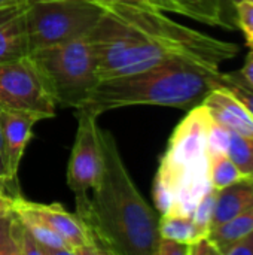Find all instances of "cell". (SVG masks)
<instances>
[{
    "label": "cell",
    "mask_w": 253,
    "mask_h": 255,
    "mask_svg": "<svg viewBox=\"0 0 253 255\" xmlns=\"http://www.w3.org/2000/svg\"><path fill=\"white\" fill-rule=\"evenodd\" d=\"M166 12L133 3H110L88 34L100 81L188 61L219 69L239 46L186 27Z\"/></svg>",
    "instance_id": "obj_1"
},
{
    "label": "cell",
    "mask_w": 253,
    "mask_h": 255,
    "mask_svg": "<svg viewBox=\"0 0 253 255\" xmlns=\"http://www.w3.org/2000/svg\"><path fill=\"white\" fill-rule=\"evenodd\" d=\"M101 173L85 199L76 200V214L88 226L101 254L155 255L161 214L137 190L118 143L109 130H98Z\"/></svg>",
    "instance_id": "obj_2"
},
{
    "label": "cell",
    "mask_w": 253,
    "mask_h": 255,
    "mask_svg": "<svg viewBox=\"0 0 253 255\" xmlns=\"http://www.w3.org/2000/svg\"><path fill=\"white\" fill-rule=\"evenodd\" d=\"M219 69L176 61L143 72L98 81L85 106L94 115L125 106H171L189 111L216 88Z\"/></svg>",
    "instance_id": "obj_3"
},
{
    "label": "cell",
    "mask_w": 253,
    "mask_h": 255,
    "mask_svg": "<svg viewBox=\"0 0 253 255\" xmlns=\"http://www.w3.org/2000/svg\"><path fill=\"white\" fill-rule=\"evenodd\" d=\"M210 121L206 106L198 105L174 128L152 187L154 203L161 215L191 217L200 199L212 188L207 154Z\"/></svg>",
    "instance_id": "obj_4"
},
{
    "label": "cell",
    "mask_w": 253,
    "mask_h": 255,
    "mask_svg": "<svg viewBox=\"0 0 253 255\" xmlns=\"http://www.w3.org/2000/svg\"><path fill=\"white\" fill-rule=\"evenodd\" d=\"M30 58L57 106L82 109L100 81L88 37L33 51Z\"/></svg>",
    "instance_id": "obj_5"
},
{
    "label": "cell",
    "mask_w": 253,
    "mask_h": 255,
    "mask_svg": "<svg viewBox=\"0 0 253 255\" xmlns=\"http://www.w3.org/2000/svg\"><path fill=\"white\" fill-rule=\"evenodd\" d=\"M110 3L101 0H28L25 25L33 51L88 37Z\"/></svg>",
    "instance_id": "obj_6"
},
{
    "label": "cell",
    "mask_w": 253,
    "mask_h": 255,
    "mask_svg": "<svg viewBox=\"0 0 253 255\" xmlns=\"http://www.w3.org/2000/svg\"><path fill=\"white\" fill-rule=\"evenodd\" d=\"M0 108L42 120L55 117L57 103L30 55L0 63Z\"/></svg>",
    "instance_id": "obj_7"
},
{
    "label": "cell",
    "mask_w": 253,
    "mask_h": 255,
    "mask_svg": "<svg viewBox=\"0 0 253 255\" xmlns=\"http://www.w3.org/2000/svg\"><path fill=\"white\" fill-rule=\"evenodd\" d=\"M78 130L67 164V187L75 200L91 194L101 173V145L98 136L97 115L86 111H76Z\"/></svg>",
    "instance_id": "obj_8"
},
{
    "label": "cell",
    "mask_w": 253,
    "mask_h": 255,
    "mask_svg": "<svg viewBox=\"0 0 253 255\" xmlns=\"http://www.w3.org/2000/svg\"><path fill=\"white\" fill-rule=\"evenodd\" d=\"M15 203L24 209L33 212L42 221H45L54 232H57L72 248L73 255H98L101 254L95 245V241L78 214H72L60 203H36L18 196Z\"/></svg>",
    "instance_id": "obj_9"
},
{
    "label": "cell",
    "mask_w": 253,
    "mask_h": 255,
    "mask_svg": "<svg viewBox=\"0 0 253 255\" xmlns=\"http://www.w3.org/2000/svg\"><path fill=\"white\" fill-rule=\"evenodd\" d=\"M40 120L34 115L1 109L0 114V124H1V134L4 151L7 157V166L10 175L18 179V169L25 152V148L33 136V127Z\"/></svg>",
    "instance_id": "obj_10"
},
{
    "label": "cell",
    "mask_w": 253,
    "mask_h": 255,
    "mask_svg": "<svg viewBox=\"0 0 253 255\" xmlns=\"http://www.w3.org/2000/svg\"><path fill=\"white\" fill-rule=\"evenodd\" d=\"M201 105H204L210 117L225 128L253 137V115L225 88H213Z\"/></svg>",
    "instance_id": "obj_11"
},
{
    "label": "cell",
    "mask_w": 253,
    "mask_h": 255,
    "mask_svg": "<svg viewBox=\"0 0 253 255\" xmlns=\"http://www.w3.org/2000/svg\"><path fill=\"white\" fill-rule=\"evenodd\" d=\"M30 55L25 3L0 7V63Z\"/></svg>",
    "instance_id": "obj_12"
},
{
    "label": "cell",
    "mask_w": 253,
    "mask_h": 255,
    "mask_svg": "<svg viewBox=\"0 0 253 255\" xmlns=\"http://www.w3.org/2000/svg\"><path fill=\"white\" fill-rule=\"evenodd\" d=\"M253 206V187L246 181H239L218 191L212 227L221 226Z\"/></svg>",
    "instance_id": "obj_13"
},
{
    "label": "cell",
    "mask_w": 253,
    "mask_h": 255,
    "mask_svg": "<svg viewBox=\"0 0 253 255\" xmlns=\"http://www.w3.org/2000/svg\"><path fill=\"white\" fill-rule=\"evenodd\" d=\"M13 214L25 227L28 235L36 241V244L43 250L45 255H73L69 244L33 212L13 202Z\"/></svg>",
    "instance_id": "obj_14"
},
{
    "label": "cell",
    "mask_w": 253,
    "mask_h": 255,
    "mask_svg": "<svg viewBox=\"0 0 253 255\" xmlns=\"http://www.w3.org/2000/svg\"><path fill=\"white\" fill-rule=\"evenodd\" d=\"M253 230V206L248 211L242 212L240 215L228 220L227 223L213 227L209 232L210 239L215 242V245L219 248L221 254H225V251L236 244L239 239H242L245 235Z\"/></svg>",
    "instance_id": "obj_15"
},
{
    "label": "cell",
    "mask_w": 253,
    "mask_h": 255,
    "mask_svg": "<svg viewBox=\"0 0 253 255\" xmlns=\"http://www.w3.org/2000/svg\"><path fill=\"white\" fill-rule=\"evenodd\" d=\"M209 179L212 188L219 191L239 181H243L245 176L240 173L231 158L227 154L221 152L209 155Z\"/></svg>",
    "instance_id": "obj_16"
},
{
    "label": "cell",
    "mask_w": 253,
    "mask_h": 255,
    "mask_svg": "<svg viewBox=\"0 0 253 255\" xmlns=\"http://www.w3.org/2000/svg\"><path fill=\"white\" fill-rule=\"evenodd\" d=\"M158 230H160V238H167L183 244H191L198 238L192 218L186 215L163 214L160 217Z\"/></svg>",
    "instance_id": "obj_17"
},
{
    "label": "cell",
    "mask_w": 253,
    "mask_h": 255,
    "mask_svg": "<svg viewBox=\"0 0 253 255\" xmlns=\"http://www.w3.org/2000/svg\"><path fill=\"white\" fill-rule=\"evenodd\" d=\"M230 131L227 155L237 166L240 173L248 178L253 175V137Z\"/></svg>",
    "instance_id": "obj_18"
},
{
    "label": "cell",
    "mask_w": 253,
    "mask_h": 255,
    "mask_svg": "<svg viewBox=\"0 0 253 255\" xmlns=\"http://www.w3.org/2000/svg\"><path fill=\"white\" fill-rule=\"evenodd\" d=\"M216 196L218 190L210 188L197 203L195 209L192 211V223L195 226L198 238L207 236L212 227V218H213V211H215V203H216Z\"/></svg>",
    "instance_id": "obj_19"
},
{
    "label": "cell",
    "mask_w": 253,
    "mask_h": 255,
    "mask_svg": "<svg viewBox=\"0 0 253 255\" xmlns=\"http://www.w3.org/2000/svg\"><path fill=\"white\" fill-rule=\"evenodd\" d=\"M216 87H222L227 91H230L236 99H239L248 108V111L253 115V88L242 79L239 72H233V73L221 72Z\"/></svg>",
    "instance_id": "obj_20"
},
{
    "label": "cell",
    "mask_w": 253,
    "mask_h": 255,
    "mask_svg": "<svg viewBox=\"0 0 253 255\" xmlns=\"http://www.w3.org/2000/svg\"><path fill=\"white\" fill-rule=\"evenodd\" d=\"M228 136L230 131L228 128H225L224 126H221L219 123H216L213 118L210 121L209 126V131H207V154H227V148H228Z\"/></svg>",
    "instance_id": "obj_21"
},
{
    "label": "cell",
    "mask_w": 253,
    "mask_h": 255,
    "mask_svg": "<svg viewBox=\"0 0 253 255\" xmlns=\"http://www.w3.org/2000/svg\"><path fill=\"white\" fill-rule=\"evenodd\" d=\"M237 10V25L242 28L246 45L253 49V3L245 0L236 6Z\"/></svg>",
    "instance_id": "obj_22"
},
{
    "label": "cell",
    "mask_w": 253,
    "mask_h": 255,
    "mask_svg": "<svg viewBox=\"0 0 253 255\" xmlns=\"http://www.w3.org/2000/svg\"><path fill=\"white\" fill-rule=\"evenodd\" d=\"M1 114V108H0ZM0 184L6 187L12 194H21L19 187H18V179L10 175L9 166H7V157L4 151V143H3V134H1V124H0Z\"/></svg>",
    "instance_id": "obj_23"
},
{
    "label": "cell",
    "mask_w": 253,
    "mask_h": 255,
    "mask_svg": "<svg viewBox=\"0 0 253 255\" xmlns=\"http://www.w3.org/2000/svg\"><path fill=\"white\" fill-rule=\"evenodd\" d=\"M0 255H18L12 235V214L0 217Z\"/></svg>",
    "instance_id": "obj_24"
},
{
    "label": "cell",
    "mask_w": 253,
    "mask_h": 255,
    "mask_svg": "<svg viewBox=\"0 0 253 255\" xmlns=\"http://www.w3.org/2000/svg\"><path fill=\"white\" fill-rule=\"evenodd\" d=\"M155 255H189V244L160 238Z\"/></svg>",
    "instance_id": "obj_25"
},
{
    "label": "cell",
    "mask_w": 253,
    "mask_h": 255,
    "mask_svg": "<svg viewBox=\"0 0 253 255\" xmlns=\"http://www.w3.org/2000/svg\"><path fill=\"white\" fill-rule=\"evenodd\" d=\"M146 3L148 6L163 10V12H174V13H182V15L192 18L189 7L180 0H146Z\"/></svg>",
    "instance_id": "obj_26"
},
{
    "label": "cell",
    "mask_w": 253,
    "mask_h": 255,
    "mask_svg": "<svg viewBox=\"0 0 253 255\" xmlns=\"http://www.w3.org/2000/svg\"><path fill=\"white\" fill-rule=\"evenodd\" d=\"M189 255H222L210 236L197 238L189 244Z\"/></svg>",
    "instance_id": "obj_27"
},
{
    "label": "cell",
    "mask_w": 253,
    "mask_h": 255,
    "mask_svg": "<svg viewBox=\"0 0 253 255\" xmlns=\"http://www.w3.org/2000/svg\"><path fill=\"white\" fill-rule=\"evenodd\" d=\"M224 255H253V230L233 244Z\"/></svg>",
    "instance_id": "obj_28"
},
{
    "label": "cell",
    "mask_w": 253,
    "mask_h": 255,
    "mask_svg": "<svg viewBox=\"0 0 253 255\" xmlns=\"http://www.w3.org/2000/svg\"><path fill=\"white\" fill-rule=\"evenodd\" d=\"M18 196L12 194L6 187L0 184V217H7L13 212V202Z\"/></svg>",
    "instance_id": "obj_29"
},
{
    "label": "cell",
    "mask_w": 253,
    "mask_h": 255,
    "mask_svg": "<svg viewBox=\"0 0 253 255\" xmlns=\"http://www.w3.org/2000/svg\"><path fill=\"white\" fill-rule=\"evenodd\" d=\"M237 72L242 76V79L253 88V49H251V52L246 55L243 67L240 70H237Z\"/></svg>",
    "instance_id": "obj_30"
},
{
    "label": "cell",
    "mask_w": 253,
    "mask_h": 255,
    "mask_svg": "<svg viewBox=\"0 0 253 255\" xmlns=\"http://www.w3.org/2000/svg\"><path fill=\"white\" fill-rule=\"evenodd\" d=\"M101 1H107V3H133V4H143L148 6L146 0H101ZM151 7V6H149Z\"/></svg>",
    "instance_id": "obj_31"
},
{
    "label": "cell",
    "mask_w": 253,
    "mask_h": 255,
    "mask_svg": "<svg viewBox=\"0 0 253 255\" xmlns=\"http://www.w3.org/2000/svg\"><path fill=\"white\" fill-rule=\"evenodd\" d=\"M28 0H0V7L3 6H10V4H21V3H27Z\"/></svg>",
    "instance_id": "obj_32"
},
{
    "label": "cell",
    "mask_w": 253,
    "mask_h": 255,
    "mask_svg": "<svg viewBox=\"0 0 253 255\" xmlns=\"http://www.w3.org/2000/svg\"><path fill=\"white\" fill-rule=\"evenodd\" d=\"M230 1H231V3L234 4V7H236V6H237L239 3H242V1H245V0H230Z\"/></svg>",
    "instance_id": "obj_33"
},
{
    "label": "cell",
    "mask_w": 253,
    "mask_h": 255,
    "mask_svg": "<svg viewBox=\"0 0 253 255\" xmlns=\"http://www.w3.org/2000/svg\"><path fill=\"white\" fill-rule=\"evenodd\" d=\"M245 179H246V181H248V182H249V184H251V185L253 187V175L252 176H248V178H245Z\"/></svg>",
    "instance_id": "obj_34"
},
{
    "label": "cell",
    "mask_w": 253,
    "mask_h": 255,
    "mask_svg": "<svg viewBox=\"0 0 253 255\" xmlns=\"http://www.w3.org/2000/svg\"><path fill=\"white\" fill-rule=\"evenodd\" d=\"M248 1H251V3H253V0H248Z\"/></svg>",
    "instance_id": "obj_35"
}]
</instances>
